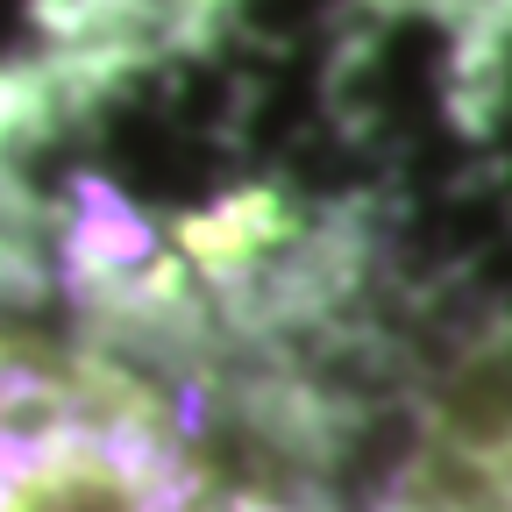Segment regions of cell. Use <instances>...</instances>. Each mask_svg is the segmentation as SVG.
Returning a JSON list of instances; mask_svg holds the SVG:
<instances>
[{"label": "cell", "mask_w": 512, "mask_h": 512, "mask_svg": "<svg viewBox=\"0 0 512 512\" xmlns=\"http://www.w3.org/2000/svg\"><path fill=\"white\" fill-rule=\"evenodd\" d=\"M157 299L0 200V512H278L192 399Z\"/></svg>", "instance_id": "6da1fadb"}]
</instances>
